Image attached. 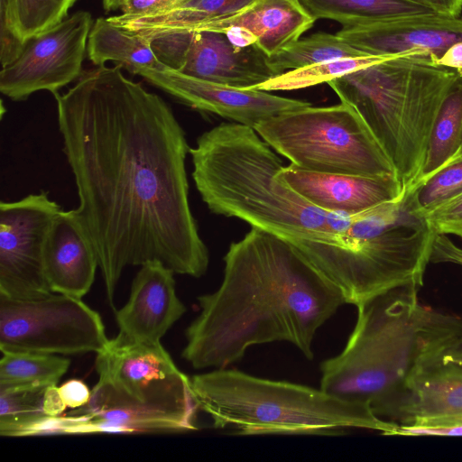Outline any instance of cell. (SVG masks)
<instances>
[{
    "mask_svg": "<svg viewBox=\"0 0 462 462\" xmlns=\"http://www.w3.org/2000/svg\"><path fill=\"white\" fill-rule=\"evenodd\" d=\"M122 69H85L54 96L79 199L72 211L94 247L111 306L128 265L159 260L199 278L209 262L189 202L185 132L168 103Z\"/></svg>",
    "mask_w": 462,
    "mask_h": 462,
    "instance_id": "6da1fadb",
    "label": "cell"
},
{
    "mask_svg": "<svg viewBox=\"0 0 462 462\" xmlns=\"http://www.w3.org/2000/svg\"><path fill=\"white\" fill-rule=\"evenodd\" d=\"M224 263L219 288L198 297L182 358L225 368L250 346L286 341L311 360L317 331L346 303L337 286L292 243L257 227L230 245Z\"/></svg>",
    "mask_w": 462,
    "mask_h": 462,
    "instance_id": "7a4b0ae2",
    "label": "cell"
},
{
    "mask_svg": "<svg viewBox=\"0 0 462 462\" xmlns=\"http://www.w3.org/2000/svg\"><path fill=\"white\" fill-rule=\"evenodd\" d=\"M189 152L196 188L213 213L292 244H337L333 212L315 207L280 178L282 161L253 127L222 123L202 134Z\"/></svg>",
    "mask_w": 462,
    "mask_h": 462,
    "instance_id": "3957f363",
    "label": "cell"
},
{
    "mask_svg": "<svg viewBox=\"0 0 462 462\" xmlns=\"http://www.w3.org/2000/svg\"><path fill=\"white\" fill-rule=\"evenodd\" d=\"M420 289L400 287L357 305L345 348L320 365V389L371 409L395 393L420 359L462 334V317L420 303Z\"/></svg>",
    "mask_w": 462,
    "mask_h": 462,
    "instance_id": "277c9868",
    "label": "cell"
},
{
    "mask_svg": "<svg viewBox=\"0 0 462 462\" xmlns=\"http://www.w3.org/2000/svg\"><path fill=\"white\" fill-rule=\"evenodd\" d=\"M190 383L214 427L241 435H337L351 429L394 435L399 427L377 417L367 404L236 369L196 374Z\"/></svg>",
    "mask_w": 462,
    "mask_h": 462,
    "instance_id": "5b68a950",
    "label": "cell"
},
{
    "mask_svg": "<svg viewBox=\"0 0 462 462\" xmlns=\"http://www.w3.org/2000/svg\"><path fill=\"white\" fill-rule=\"evenodd\" d=\"M459 78L426 57L394 56L327 84L359 113L407 190L420 176L434 121Z\"/></svg>",
    "mask_w": 462,
    "mask_h": 462,
    "instance_id": "8992f818",
    "label": "cell"
},
{
    "mask_svg": "<svg viewBox=\"0 0 462 462\" xmlns=\"http://www.w3.org/2000/svg\"><path fill=\"white\" fill-rule=\"evenodd\" d=\"M254 129L276 152L301 170L397 177L365 120L345 102L286 112L260 122Z\"/></svg>",
    "mask_w": 462,
    "mask_h": 462,
    "instance_id": "52a82bcc",
    "label": "cell"
},
{
    "mask_svg": "<svg viewBox=\"0 0 462 462\" xmlns=\"http://www.w3.org/2000/svg\"><path fill=\"white\" fill-rule=\"evenodd\" d=\"M436 235L408 206L398 222L350 250L311 241L293 245L337 286L346 304L357 306L395 288L420 290Z\"/></svg>",
    "mask_w": 462,
    "mask_h": 462,
    "instance_id": "ba28073f",
    "label": "cell"
},
{
    "mask_svg": "<svg viewBox=\"0 0 462 462\" xmlns=\"http://www.w3.org/2000/svg\"><path fill=\"white\" fill-rule=\"evenodd\" d=\"M95 393L130 408L173 420L196 430L199 403L190 378L160 343L137 342L118 333L97 354Z\"/></svg>",
    "mask_w": 462,
    "mask_h": 462,
    "instance_id": "9c48e42d",
    "label": "cell"
},
{
    "mask_svg": "<svg viewBox=\"0 0 462 462\" xmlns=\"http://www.w3.org/2000/svg\"><path fill=\"white\" fill-rule=\"evenodd\" d=\"M108 342L101 316L81 298L57 292L25 299L0 294L1 351L97 354Z\"/></svg>",
    "mask_w": 462,
    "mask_h": 462,
    "instance_id": "30bf717a",
    "label": "cell"
},
{
    "mask_svg": "<svg viewBox=\"0 0 462 462\" xmlns=\"http://www.w3.org/2000/svg\"><path fill=\"white\" fill-rule=\"evenodd\" d=\"M372 411L402 426L462 423V334L423 356L402 385Z\"/></svg>",
    "mask_w": 462,
    "mask_h": 462,
    "instance_id": "8fae6325",
    "label": "cell"
},
{
    "mask_svg": "<svg viewBox=\"0 0 462 462\" xmlns=\"http://www.w3.org/2000/svg\"><path fill=\"white\" fill-rule=\"evenodd\" d=\"M90 13L78 11L27 40L19 55L0 71V91L14 101L48 90L53 96L78 79L93 25Z\"/></svg>",
    "mask_w": 462,
    "mask_h": 462,
    "instance_id": "7c38bea8",
    "label": "cell"
},
{
    "mask_svg": "<svg viewBox=\"0 0 462 462\" xmlns=\"http://www.w3.org/2000/svg\"><path fill=\"white\" fill-rule=\"evenodd\" d=\"M60 206L47 191L0 203V294L17 299L52 292L44 270L46 238Z\"/></svg>",
    "mask_w": 462,
    "mask_h": 462,
    "instance_id": "4fadbf2b",
    "label": "cell"
},
{
    "mask_svg": "<svg viewBox=\"0 0 462 462\" xmlns=\"http://www.w3.org/2000/svg\"><path fill=\"white\" fill-rule=\"evenodd\" d=\"M134 74L194 109L217 114L253 128L262 121L311 105L269 91L237 88L204 80L164 64L138 68Z\"/></svg>",
    "mask_w": 462,
    "mask_h": 462,
    "instance_id": "5bb4252c",
    "label": "cell"
},
{
    "mask_svg": "<svg viewBox=\"0 0 462 462\" xmlns=\"http://www.w3.org/2000/svg\"><path fill=\"white\" fill-rule=\"evenodd\" d=\"M337 34L367 55L426 57L434 63L451 44L462 41V17L399 15L343 27Z\"/></svg>",
    "mask_w": 462,
    "mask_h": 462,
    "instance_id": "9a60e30c",
    "label": "cell"
},
{
    "mask_svg": "<svg viewBox=\"0 0 462 462\" xmlns=\"http://www.w3.org/2000/svg\"><path fill=\"white\" fill-rule=\"evenodd\" d=\"M174 273L159 260L141 265L128 300L116 312L119 334L137 342H161L187 310L177 295Z\"/></svg>",
    "mask_w": 462,
    "mask_h": 462,
    "instance_id": "2e32d148",
    "label": "cell"
},
{
    "mask_svg": "<svg viewBox=\"0 0 462 462\" xmlns=\"http://www.w3.org/2000/svg\"><path fill=\"white\" fill-rule=\"evenodd\" d=\"M187 75L237 88H255L281 75L256 46L240 47L222 32H190L179 69Z\"/></svg>",
    "mask_w": 462,
    "mask_h": 462,
    "instance_id": "e0dca14e",
    "label": "cell"
},
{
    "mask_svg": "<svg viewBox=\"0 0 462 462\" xmlns=\"http://www.w3.org/2000/svg\"><path fill=\"white\" fill-rule=\"evenodd\" d=\"M280 178L315 207L355 215L405 194L396 176H363L305 171L291 163Z\"/></svg>",
    "mask_w": 462,
    "mask_h": 462,
    "instance_id": "ac0fdd59",
    "label": "cell"
},
{
    "mask_svg": "<svg viewBox=\"0 0 462 462\" xmlns=\"http://www.w3.org/2000/svg\"><path fill=\"white\" fill-rule=\"evenodd\" d=\"M315 22L298 0H257L237 14L198 24L188 32H222L235 45L256 46L270 57L298 41Z\"/></svg>",
    "mask_w": 462,
    "mask_h": 462,
    "instance_id": "d6986e66",
    "label": "cell"
},
{
    "mask_svg": "<svg viewBox=\"0 0 462 462\" xmlns=\"http://www.w3.org/2000/svg\"><path fill=\"white\" fill-rule=\"evenodd\" d=\"M98 261L72 210H60L44 247V270L52 292L81 298L88 292Z\"/></svg>",
    "mask_w": 462,
    "mask_h": 462,
    "instance_id": "ffe728a7",
    "label": "cell"
},
{
    "mask_svg": "<svg viewBox=\"0 0 462 462\" xmlns=\"http://www.w3.org/2000/svg\"><path fill=\"white\" fill-rule=\"evenodd\" d=\"M257 0H183L164 10L141 15L122 14L108 19L149 41L187 33L194 26L241 12Z\"/></svg>",
    "mask_w": 462,
    "mask_h": 462,
    "instance_id": "44dd1931",
    "label": "cell"
},
{
    "mask_svg": "<svg viewBox=\"0 0 462 462\" xmlns=\"http://www.w3.org/2000/svg\"><path fill=\"white\" fill-rule=\"evenodd\" d=\"M78 0H0V58L5 66L25 42L68 17Z\"/></svg>",
    "mask_w": 462,
    "mask_h": 462,
    "instance_id": "7402d4cb",
    "label": "cell"
},
{
    "mask_svg": "<svg viewBox=\"0 0 462 462\" xmlns=\"http://www.w3.org/2000/svg\"><path fill=\"white\" fill-rule=\"evenodd\" d=\"M87 53L95 66L114 61L133 74L138 68L162 65L151 41L115 24L108 17H98L93 23Z\"/></svg>",
    "mask_w": 462,
    "mask_h": 462,
    "instance_id": "603a6c76",
    "label": "cell"
},
{
    "mask_svg": "<svg viewBox=\"0 0 462 462\" xmlns=\"http://www.w3.org/2000/svg\"><path fill=\"white\" fill-rule=\"evenodd\" d=\"M316 21L334 20L354 27L390 17L432 13L405 0H298Z\"/></svg>",
    "mask_w": 462,
    "mask_h": 462,
    "instance_id": "cb8c5ba5",
    "label": "cell"
},
{
    "mask_svg": "<svg viewBox=\"0 0 462 462\" xmlns=\"http://www.w3.org/2000/svg\"><path fill=\"white\" fill-rule=\"evenodd\" d=\"M461 147L462 78H459L445 97L438 112L430 132L424 164L416 184L442 168L460 152Z\"/></svg>",
    "mask_w": 462,
    "mask_h": 462,
    "instance_id": "d4e9b609",
    "label": "cell"
},
{
    "mask_svg": "<svg viewBox=\"0 0 462 462\" xmlns=\"http://www.w3.org/2000/svg\"><path fill=\"white\" fill-rule=\"evenodd\" d=\"M51 384L0 386V435L33 436L37 428L51 417L45 397Z\"/></svg>",
    "mask_w": 462,
    "mask_h": 462,
    "instance_id": "484cf974",
    "label": "cell"
},
{
    "mask_svg": "<svg viewBox=\"0 0 462 462\" xmlns=\"http://www.w3.org/2000/svg\"><path fill=\"white\" fill-rule=\"evenodd\" d=\"M367 54L356 50L337 34L318 32L269 57L271 65L280 73L342 58Z\"/></svg>",
    "mask_w": 462,
    "mask_h": 462,
    "instance_id": "4316f807",
    "label": "cell"
},
{
    "mask_svg": "<svg viewBox=\"0 0 462 462\" xmlns=\"http://www.w3.org/2000/svg\"><path fill=\"white\" fill-rule=\"evenodd\" d=\"M0 386L57 384L70 361L57 355L1 351Z\"/></svg>",
    "mask_w": 462,
    "mask_h": 462,
    "instance_id": "83f0119b",
    "label": "cell"
},
{
    "mask_svg": "<svg viewBox=\"0 0 462 462\" xmlns=\"http://www.w3.org/2000/svg\"><path fill=\"white\" fill-rule=\"evenodd\" d=\"M389 58L392 57L365 55L324 61L285 71L255 88L269 92L306 88L321 83H328L334 79Z\"/></svg>",
    "mask_w": 462,
    "mask_h": 462,
    "instance_id": "f1b7e54d",
    "label": "cell"
},
{
    "mask_svg": "<svg viewBox=\"0 0 462 462\" xmlns=\"http://www.w3.org/2000/svg\"><path fill=\"white\" fill-rule=\"evenodd\" d=\"M410 210L425 212L462 192V152L425 180L405 190Z\"/></svg>",
    "mask_w": 462,
    "mask_h": 462,
    "instance_id": "f546056e",
    "label": "cell"
},
{
    "mask_svg": "<svg viewBox=\"0 0 462 462\" xmlns=\"http://www.w3.org/2000/svg\"><path fill=\"white\" fill-rule=\"evenodd\" d=\"M422 218L437 235L462 238V192L425 212Z\"/></svg>",
    "mask_w": 462,
    "mask_h": 462,
    "instance_id": "4dcf8cb0",
    "label": "cell"
},
{
    "mask_svg": "<svg viewBox=\"0 0 462 462\" xmlns=\"http://www.w3.org/2000/svg\"><path fill=\"white\" fill-rule=\"evenodd\" d=\"M183 0H123L120 5L121 14L127 16H141L156 13Z\"/></svg>",
    "mask_w": 462,
    "mask_h": 462,
    "instance_id": "1f68e13d",
    "label": "cell"
},
{
    "mask_svg": "<svg viewBox=\"0 0 462 462\" xmlns=\"http://www.w3.org/2000/svg\"><path fill=\"white\" fill-rule=\"evenodd\" d=\"M430 263H451L462 266V248L456 245L447 235H436Z\"/></svg>",
    "mask_w": 462,
    "mask_h": 462,
    "instance_id": "d6a6232c",
    "label": "cell"
},
{
    "mask_svg": "<svg viewBox=\"0 0 462 462\" xmlns=\"http://www.w3.org/2000/svg\"><path fill=\"white\" fill-rule=\"evenodd\" d=\"M60 394L67 407L77 409L86 405L91 396L88 385L79 379H71L59 387Z\"/></svg>",
    "mask_w": 462,
    "mask_h": 462,
    "instance_id": "836d02e7",
    "label": "cell"
},
{
    "mask_svg": "<svg viewBox=\"0 0 462 462\" xmlns=\"http://www.w3.org/2000/svg\"><path fill=\"white\" fill-rule=\"evenodd\" d=\"M394 435L402 436H462V423L440 427H411L399 425Z\"/></svg>",
    "mask_w": 462,
    "mask_h": 462,
    "instance_id": "e575fe53",
    "label": "cell"
},
{
    "mask_svg": "<svg viewBox=\"0 0 462 462\" xmlns=\"http://www.w3.org/2000/svg\"><path fill=\"white\" fill-rule=\"evenodd\" d=\"M429 11L452 17L461 16L462 0H405Z\"/></svg>",
    "mask_w": 462,
    "mask_h": 462,
    "instance_id": "d590c367",
    "label": "cell"
},
{
    "mask_svg": "<svg viewBox=\"0 0 462 462\" xmlns=\"http://www.w3.org/2000/svg\"><path fill=\"white\" fill-rule=\"evenodd\" d=\"M434 64L451 69L462 78V41L451 44Z\"/></svg>",
    "mask_w": 462,
    "mask_h": 462,
    "instance_id": "8d00e7d4",
    "label": "cell"
},
{
    "mask_svg": "<svg viewBox=\"0 0 462 462\" xmlns=\"http://www.w3.org/2000/svg\"><path fill=\"white\" fill-rule=\"evenodd\" d=\"M123 0H102L103 7L106 12H112L120 9Z\"/></svg>",
    "mask_w": 462,
    "mask_h": 462,
    "instance_id": "74e56055",
    "label": "cell"
},
{
    "mask_svg": "<svg viewBox=\"0 0 462 462\" xmlns=\"http://www.w3.org/2000/svg\"><path fill=\"white\" fill-rule=\"evenodd\" d=\"M462 152V147H461V150H460V152ZM459 152H458V153H459ZM458 153H457V154H458Z\"/></svg>",
    "mask_w": 462,
    "mask_h": 462,
    "instance_id": "f35d334b",
    "label": "cell"
}]
</instances>
